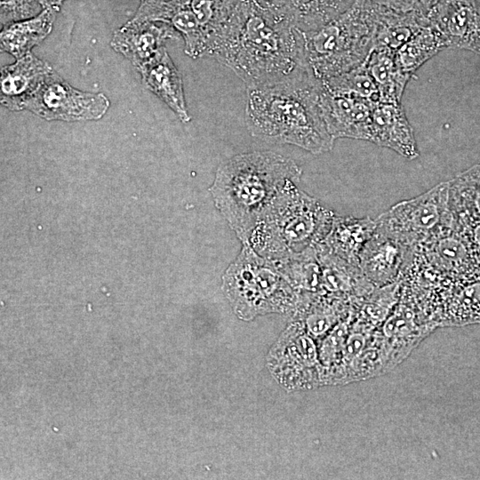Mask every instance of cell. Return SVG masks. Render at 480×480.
<instances>
[{
	"mask_svg": "<svg viewBox=\"0 0 480 480\" xmlns=\"http://www.w3.org/2000/svg\"><path fill=\"white\" fill-rule=\"evenodd\" d=\"M368 141L390 148L407 159L419 156L413 130L400 102L379 101L374 105Z\"/></svg>",
	"mask_w": 480,
	"mask_h": 480,
	"instance_id": "9a60e30c",
	"label": "cell"
},
{
	"mask_svg": "<svg viewBox=\"0 0 480 480\" xmlns=\"http://www.w3.org/2000/svg\"><path fill=\"white\" fill-rule=\"evenodd\" d=\"M377 227V219L371 217H338L321 242L332 253L359 266V255Z\"/></svg>",
	"mask_w": 480,
	"mask_h": 480,
	"instance_id": "ac0fdd59",
	"label": "cell"
},
{
	"mask_svg": "<svg viewBox=\"0 0 480 480\" xmlns=\"http://www.w3.org/2000/svg\"><path fill=\"white\" fill-rule=\"evenodd\" d=\"M132 19L169 24L183 38L185 52L189 57L209 56L207 39L188 0H140Z\"/></svg>",
	"mask_w": 480,
	"mask_h": 480,
	"instance_id": "7c38bea8",
	"label": "cell"
},
{
	"mask_svg": "<svg viewBox=\"0 0 480 480\" xmlns=\"http://www.w3.org/2000/svg\"><path fill=\"white\" fill-rule=\"evenodd\" d=\"M453 226L480 222V164L449 180Z\"/></svg>",
	"mask_w": 480,
	"mask_h": 480,
	"instance_id": "44dd1931",
	"label": "cell"
},
{
	"mask_svg": "<svg viewBox=\"0 0 480 480\" xmlns=\"http://www.w3.org/2000/svg\"><path fill=\"white\" fill-rule=\"evenodd\" d=\"M321 82L329 90L353 94L373 102L380 101L379 91L368 71L366 60L348 72Z\"/></svg>",
	"mask_w": 480,
	"mask_h": 480,
	"instance_id": "d4e9b609",
	"label": "cell"
},
{
	"mask_svg": "<svg viewBox=\"0 0 480 480\" xmlns=\"http://www.w3.org/2000/svg\"><path fill=\"white\" fill-rule=\"evenodd\" d=\"M59 8L45 7L38 15L17 21L2 28L0 47L15 59H20L39 44L52 31Z\"/></svg>",
	"mask_w": 480,
	"mask_h": 480,
	"instance_id": "d6986e66",
	"label": "cell"
},
{
	"mask_svg": "<svg viewBox=\"0 0 480 480\" xmlns=\"http://www.w3.org/2000/svg\"><path fill=\"white\" fill-rule=\"evenodd\" d=\"M42 1L45 7L51 6L52 0H42Z\"/></svg>",
	"mask_w": 480,
	"mask_h": 480,
	"instance_id": "f1b7e54d",
	"label": "cell"
},
{
	"mask_svg": "<svg viewBox=\"0 0 480 480\" xmlns=\"http://www.w3.org/2000/svg\"><path fill=\"white\" fill-rule=\"evenodd\" d=\"M302 171L272 151L236 155L220 164L210 188L216 208L243 244L259 218L285 190L298 187Z\"/></svg>",
	"mask_w": 480,
	"mask_h": 480,
	"instance_id": "3957f363",
	"label": "cell"
},
{
	"mask_svg": "<svg viewBox=\"0 0 480 480\" xmlns=\"http://www.w3.org/2000/svg\"><path fill=\"white\" fill-rule=\"evenodd\" d=\"M138 71L143 84L166 104L180 121H190L181 75L165 47Z\"/></svg>",
	"mask_w": 480,
	"mask_h": 480,
	"instance_id": "e0dca14e",
	"label": "cell"
},
{
	"mask_svg": "<svg viewBox=\"0 0 480 480\" xmlns=\"http://www.w3.org/2000/svg\"><path fill=\"white\" fill-rule=\"evenodd\" d=\"M223 290L236 314L244 319L296 308L300 295L272 260L243 244L223 276Z\"/></svg>",
	"mask_w": 480,
	"mask_h": 480,
	"instance_id": "8992f818",
	"label": "cell"
},
{
	"mask_svg": "<svg viewBox=\"0 0 480 480\" xmlns=\"http://www.w3.org/2000/svg\"><path fill=\"white\" fill-rule=\"evenodd\" d=\"M381 102H400L404 88L412 75L404 72L396 64L394 53L373 49L366 60Z\"/></svg>",
	"mask_w": 480,
	"mask_h": 480,
	"instance_id": "7402d4cb",
	"label": "cell"
},
{
	"mask_svg": "<svg viewBox=\"0 0 480 480\" xmlns=\"http://www.w3.org/2000/svg\"><path fill=\"white\" fill-rule=\"evenodd\" d=\"M446 48H460L480 55L479 0H438L428 14Z\"/></svg>",
	"mask_w": 480,
	"mask_h": 480,
	"instance_id": "8fae6325",
	"label": "cell"
},
{
	"mask_svg": "<svg viewBox=\"0 0 480 480\" xmlns=\"http://www.w3.org/2000/svg\"><path fill=\"white\" fill-rule=\"evenodd\" d=\"M276 17L301 32L320 28L347 12L356 0H257Z\"/></svg>",
	"mask_w": 480,
	"mask_h": 480,
	"instance_id": "2e32d148",
	"label": "cell"
},
{
	"mask_svg": "<svg viewBox=\"0 0 480 480\" xmlns=\"http://www.w3.org/2000/svg\"><path fill=\"white\" fill-rule=\"evenodd\" d=\"M376 103L353 94L329 90L320 80L319 104L327 129L334 140H368L371 115Z\"/></svg>",
	"mask_w": 480,
	"mask_h": 480,
	"instance_id": "30bf717a",
	"label": "cell"
},
{
	"mask_svg": "<svg viewBox=\"0 0 480 480\" xmlns=\"http://www.w3.org/2000/svg\"><path fill=\"white\" fill-rule=\"evenodd\" d=\"M66 0H52L51 6L60 9V4Z\"/></svg>",
	"mask_w": 480,
	"mask_h": 480,
	"instance_id": "83f0119b",
	"label": "cell"
},
{
	"mask_svg": "<svg viewBox=\"0 0 480 480\" xmlns=\"http://www.w3.org/2000/svg\"><path fill=\"white\" fill-rule=\"evenodd\" d=\"M53 69L32 52L16 59L1 69L0 102L12 111L25 109L26 104Z\"/></svg>",
	"mask_w": 480,
	"mask_h": 480,
	"instance_id": "5bb4252c",
	"label": "cell"
},
{
	"mask_svg": "<svg viewBox=\"0 0 480 480\" xmlns=\"http://www.w3.org/2000/svg\"><path fill=\"white\" fill-rule=\"evenodd\" d=\"M303 46V32L257 0H242L220 34L212 57L251 88L278 82L307 67Z\"/></svg>",
	"mask_w": 480,
	"mask_h": 480,
	"instance_id": "6da1fadb",
	"label": "cell"
},
{
	"mask_svg": "<svg viewBox=\"0 0 480 480\" xmlns=\"http://www.w3.org/2000/svg\"><path fill=\"white\" fill-rule=\"evenodd\" d=\"M373 3L404 12H417L428 16L438 0H371Z\"/></svg>",
	"mask_w": 480,
	"mask_h": 480,
	"instance_id": "4316f807",
	"label": "cell"
},
{
	"mask_svg": "<svg viewBox=\"0 0 480 480\" xmlns=\"http://www.w3.org/2000/svg\"><path fill=\"white\" fill-rule=\"evenodd\" d=\"M320 80L303 67L278 82L247 88L245 123L266 141L300 147L312 154L332 148L319 104Z\"/></svg>",
	"mask_w": 480,
	"mask_h": 480,
	"instance_id": "7a4b0ae2",
	"label": "cell"
},
{
	"mask_svg": "<svg viewBox=\"0 0 480 480\" xmlns=\"http://www.w3.org/2000/svg\"><path fill=\"white\" fill-rule=\"evenodd\" d=\"M273 261L298 292L312 294L324 293L322 268L316 244L300 252Z\"/></svg>",
	"mask_w": 480,
	"mask_h": 480,
	"instance_id": "603a6c76",
	"label": "cell"
},
{
	"mask_svg": "<svg viewBox=\"0 0 480 480\" xmlns=\"http://www.w3.org/2000/svg\"><path fill=\"white\" fill-rule=\"evenodd\" d=\"M335 214L298 187L283 192L259 218L248 243L257 253L280 260L322 242Z\"/></svg>",
	"mask_w": 480,
	"mask_h": 480,
	"instance_id": "277c9868",
	"label": "cell"
},
{
	"mask_svg": "<svg viewBox=\"0 0 480 480\" xmlns=\"http://www.w3.org/2000/svg\"><path fill=\"white\" fill-rule=\"evenodd\" d=\"M180 36L169 24L131 19L114 33L110 46L138 70L164 47L167 40Z\"/></svg>",
	"mask_w": 480,
	"mask_h": 480,
	"instance_id": "4fadbf2b",
	"label": "cell"
},
{
	"mask_svg": "<svg viewBox=\"0 0 480 480\" xmlns=\"http://www.w3.org/2000/svg\"><path fill=\"white\" fill-rule=\"evenodd\" d=\"M44 8L42 0H0L1 28L33 18Z\"/></svg>",
	"mask_w": 480,
	"mask_h": 480,
	"instance_id": "484cf974",
	"label": "cell"
},
{
	"mask_svg": "<svg viewBox=\"0 0 480 480\" xmlns=\"http://www.w3.org/2000/svg\"><path fill=\"white\" fill-rule=\"evenodd\" d=\"M378 4L356 0L354 4L318 29L303 32L304 60L320 80L337 76L362 65L374 49Z\"/></svg>",
	"mask_w": 480,
	"mask_h": 480,
	"instance_id": "5b68a950",
	"label": "cell"
},
{
	"mask_svg": "<svg viewBox=\"0 0 480 480\" xmlns=\"http://www.w3.org/2000/svg\"><path fill=\"white\" fill-rule=\"evenodd\" d=\"M449 198L448 180L396 204L377 220L396 237L414 248L453 229Z\"/></svg>",
	"mask_w": 480,
	"mask_h": 480,
	"instance_id": "52a82bcc",
	"label": "cell"
},
{
	"mask_svg": "<svg viewBox=\"0 0 480 480\" xmlns=\"http://www.w3.org/2000/svg\"><path fill=\"white\" fill-rule=\"evenodd\" d=\"M109 105L104 93L80 91L52 70L25 109L48 121L74 122L100 119Z\"/></svg>",
	"mask_w": 480,
	"mask_h": 480,
	"instance_id": "ba28073f",
	"label": "cell"
},
{
	"mask_svg": "<svg viewBox=\"0 0 480 480\" xmlns=\"http://www.w3.org/2000/svg\"><path fill=\"white\" fill-rule=\"evenodd\" d=\"M429 23L426 15L398 12L378 4L374 49L395 54L405 42Z\"/></svg>",
	"mask_w": 480,
	"mask_h": 480,
	"instance_id": "ffe728a7",
	"label": "cell"
},
{
	"mask_svg": "<svg viewBox=\"0 0 480 480\" xmlns=\"http://www.w3.org/2000/svg\"><path fill=\"white\" fill-rule=\"evenodd\" d=\"M444 48L446 45L441 34L430 22L395 52V60L404 72L412 76L422 64Z\"/></svg>",
	"mask_w": 480,
	"mask_h": 480,
	"instance_id": "cb8c5ba5",
	"label": "cell"
},
{
	"mask_svg": "<svg viewBox=\"0 0 480 480\" xmlns=\"http://www.w3.org/2000/svg\"><path fill=\"white\" fill-rule=\"evenodd\" d=\"M413 247L388 232L377 220V227L359 255V267L375 286L397 281L411 261Z\"/></svg>",
	"mask_w": 480,
	"mask_h": 480,
	"instance_id": "9c48e42d",
	"label": "cell"
}]
</instances>
